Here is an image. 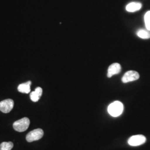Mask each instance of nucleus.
<instances>
[{
  "label": "nucleus",
  "mask_w": 150,
  "mask_h": 150,
  "mask_svg": "<svg viewBox=\"0 0 150 150\" xmlns=\"http://www.w3.org/2000/svg\"><path fill=\"white\" fill-rule=\"evenodd\" d=\"M30 124V121L27 117H24L16 121L13 124V127L18 132H24L27 130Z\"/></svg>",
  "instance_id": "nucleus-2"
},
{
  "label": "nucleus",
  "mask_w": 150,
  "mask_h": 150,
  "mask_svg": "<svg viewBox=\"0 0 150 150\" xmlns=\"http://www.w3.org/2000/svg\"><path fill=\"white\" fill-rule=\"evenodd\" d=\"M139 78V74L134 71H129L123 75L122 81L123 83H127L129 82L137 80Z\"/></svg>",
  "instance_id": "nucleus-6"
},
{
  "label": "nucleus",
  "mask_w": 150,
  "mask_h": 150,
  "mask_svg": "<svg viewBox=\"0 0 150 150\" xmlns=\"http://www.w3.org/2000/svg\"><path fill=\"white\" fill-rule=\"evenodd\" d=\"M137 35L139 38L142 39H148L150 38V32L149 30H140L137 33Z\"/></svg>",
  "instance_id": "nucleus-11"
},
{
  "label": "nucleus",
  "mask_w": 150,
  "mask_h": 150,
  "mask_svg": "<svg viewBox=\"0 0 150 150\" xmlns=\"http://www.w3.org/2000/svg\"><path fill=\"white\" fill-rule=\"evenodd\" d=\"M123 104L120 101H115L108 107V112L113 117H117L123 112Z\"/></svg>",
  "instance_id": "nucleus-1"
},
{
  "label": "nucleus",
  "mask_w": 150,
  "mask_h": 150,
  "mask_svg": "<svg viewBox=\"0 0 150 150\" xmlns=\"http://www.w3.org/2000/svg\"><path fill=\"white\" fill-rule=\"evenodd\" d=\"M146 139L143 135H135L129 139L128 144L132 146H137L142 145L146 142Z\"/></svg>",
  "instance_id": "nucleus-5"
},
{
  "label": "nucleus",
  "mask_w": 150,
  "mask_h": 150,
  "mask_svg": "<svg viewBox=\"0 0 150 150\" xmlns=\"http://www.w3.org/2000/svg\"><path fill=\"white\" fill-rule=\"evenodd\" d=\"M121 70V67L120 64L118 63H115L111 64L108 69V72H107L108 77H111L113 75L118 74L120 72Z\"/></svg>",
  "instance_id": "nucleus-7"
},
{
  "label": "nucleus",
  "mask_w": 150,
  "mask_h": 150,
  "mask_svg": "<svg viewBox=\"0 0 150 150\" xmlns=\"http://www.w3.org/2000/svg\"><path fill=\"white\" fill-rule=\"evenodd\" d=\"M14 102L11 99H7L0 102V111L2 112L9 113L13 109Z\"/></svg>",
  "instance_id": "nucleus-4"
},
{
  "label": "nucleus",
  "mask_w": 150,
  "mask_h": 150,
  "mask_svg": "<svg viewBox=\"0 0 150 150\" xmlns=\"http://www.w3.org/2000/svg\"><path fill=\"white\" fill-rule=\"evenodd\" d=\"M43 136V131L41 129H35L30 132L26 135V139L28 142L38 141L41 139Z\"/></svg>",
  "instance_id": "nucleus-3"
},
{
  "label": "nucleus",
  "mask_w": 150,
  "mask_h": 150,
  "mask_svg": "<svg viewBox=\"0 0 150 150\" xmlns=\"http://www.w3.org/2000/svg\"><path fill=\"white\" fill-rule=\"evenodd\" d=\"M31 81H29L25 83H21L18 86V91L23 93H28L31 91Z\"/></svg>",
  "instance_id": "nucleus-9"
},
{
  "label": "nucleus",
  "mask_w": 150,
  "mask_h": 150,
  "mask_svg": "<svg viewBox=\"0 0 150 150\" xmlns=\"http://www.w3.org/2000/svg\"><path fill=\"white\" fill-rule=\"evenodd\" d=\"M142 7V4L139 2H131L128 4L126 9L128 12H134L136 11H139Z\"/></svg>",
  "instance_id": "nucleus-10"
},
{
  "label": "nucleus",
  "mask_w": 150,
  "mask_h": 150,
  "mask_svg": "<svg viewBox=\"0 0 150 150\" xmlns=\"http://www.w3.org/2000/svg\"><path fill=\"white\" fill-rule=\"evenodd\" d=\"M145 22L147 30L150 31V11L147 12L145 14Z\"/></svg>",
  "instance_id": "nucleus-13"
},
{
  "label": "nucleus",
  "mask_w": 150,
  "mask_h": 150,
  "mask_svg": "<svg viewBox=\"0 0 150 150\" xmlns=\"http://www.w3.org/2000/svg\"><path fill=\"white\" fill-rule=\"evenodd\" d=\"M13 147L12 142H4L0 145V150H11Z\"/></svg>",
  "instance_id": "nucleus-12"
},
{
  "label": "nucleus",
  "mask_w": 150,
  "mask_h": 150,
  "mask_svg": "<svg viewBox=\"0 0 150 150\" xmlns=\"http://www.w3.org/2000/svg\"><path fill=\"white\" fill-rule=\"evenodd\" d=\"M42 94V88L38 87L35 91H33L30 94V98L33 102H38Z\"/></svg>",
  "instance_id": "nucleus-8"
}]
</instances>
